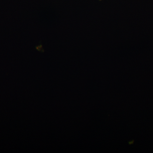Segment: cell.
Listing matches in <instances>:
<instances>
[{
	"mask_svg": "<svg viewBox=\"0 0 153 153\" xmlns=\"http://www.w3.org/2000/svg\"><path fill=\"white\" fill-rule=\"evenodd\" d=\"M100 1H101V0H100Z\"/></svg>",
	"mask_w": 153,
	"mask_h": 153,
	"instance_id": "obj_1",
	"label": "cell"
}]
</instances>
